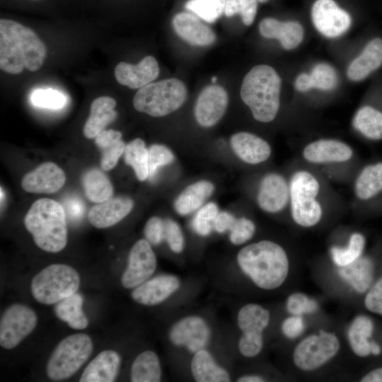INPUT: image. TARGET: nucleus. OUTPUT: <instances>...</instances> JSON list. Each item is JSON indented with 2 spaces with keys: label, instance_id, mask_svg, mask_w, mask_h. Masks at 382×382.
I'll use <instances>...</instances> for the list:
<instances>
[{
  "label": "nucleus",
  "instance_id": "nucleus-9",
  "mask_svg": "<svg viewBox=\"0 0 382 382\" xmlns=\"http://www.w3.org/2000/svg\"><path fill=\"white\" fill-rule=\"evenodd\" d=\"M340 348V342L335 333L320 330L297 344L292 354L293 362L302 371H313L332 360Z\"/></svg>",
  "mask_w": 382,
  "mask_h": 382
},
{
  "label": "nucleus",
  "instance_id": "nucleus-27",
  "mask_svg": "<svg viewBox=\"0 0 382 382\" xmlns=\"http://www.w3.org/2000/svg\"><path fill=\"white\" fill-rule=\"evenodd\" d=\"M355 198L368 202L382 192V161L364 166L357 175L352 186Z\"/></svg>",
  "mask_w": 382,
  "mask_h": 382
},
{
  "label": "nucleus",
  "instance_id": "nucleus-1",
  "mask_svg": "<svg viewBox=\"0 0 382 382\" xmlns=\"http://www.w3.org/2000/svg\"><path fill=\"white\" fill-rule=\"evenodd\" d=\"M46 48L30 28L10 19L0 20V68L18 74L24 68L31 71L43 64Z\"/></svg>",
  "mask_w": 382,
  "mask_h": 382
},
{
  "label": "nucleus",
  "instance_id": "nucleus-52",
  "mask_svg": "<svg viewBox=\"0 0 382 382\" xmlns=\"http://www.w3.org/2000/svg\"><path fill=\"white\" fill-rule=\"evenodd\" d=\"M282 333L289 339L300 336L305 330V323L301 316H294L286 318L282 323Z\"/></svg>",
  "mask_w": 382,
  "mask_h": 382
},
{
  "label": "nucleus",
  "instance_id": "nucleus-42",
  "mask_svg": "<svg viewBox=\"0 0 382 382\" xmlns=\"http://www.w3.org/2000/svg\"><path fill=\"white\" fill-rule=\"evenodd\" d=\"M313 88L321 91L334 89L338 82L335 69L326 63H319L314 66L310 74Z\"/></svg>",
  "mask_w": 382,
  "mask_h": 382
},
{
  "label": "nucleus",
  "instance_id": "nucleus-10",
  "mask_svg": "<svg viewBox=\"0 0 382 382\" xmlns=\"http://www.w3.org/2000/svg\"><path fill=\"white\" fill-rule=\"evenodd\" d=\"M37 317L25 305L15 303L3 313L0 320V345L11 349L20 344L35 329Z\"/></svg>",
  "mask_w": 382,
  "mask_h": 382
},
{
  "label": "nucleus",
  "instance_id": "nucleus-8",
  "mask_svg": "<svg viewBox=\"0 0 382 382\" xmlns=\"http://www.w3.org/2000/svg\"><path fill=\"white\" fill-rule=\"evenodd\" d=\"M93 342L84 333L64 338L55 347L47 361L46 373L52 381H61L73 376L91 356Z\"/></svg>",
  "mask_w": 382,
  "mask_h": 382
},
{
  "label": "nucleus",
  "instance_id": "nucleus-50",
  "mask_svg": "<svg viewBox=\"0 0 382 382\" xmlns=\"http://www.w3.org/2000/svg\"><path fill=\"white\" fill-rule=\"evenodd\" d=\"M364 305L369 311L382 316V277L369 288Z\"/></svg>",
  "mask_w": 382,
  "mask_h": 382
},
{
  "label": "nucleus",
  "instance_id": "nucleus-51",
  "mask_svg": "<svg viewBox=\"0 0 382 382\" xmlns=\"http://www.w3.org/2000/svg\"><path fill=\"white\" fill-rule=\"evenodd\" d=\"M263 345V337H248L242 335L238 342V349L243 356L251 358L260 353Z\"/></svg>",
  "mask_w": 382,
  "mask_h": 382
},
{
  "label": "nucleus",
  "instance_id": "nucleus-57",
  "mask_svg": "<svg viewBox=\"0 0 382 382\" xmlns=\"http://www.w3.org/2000/svg\"><path fill=\"white\" fill-rule=\"evenodd\" d=\"M238 382H262L265 379L258 375L250 374L243 376L238 379Z\"/></svg>",
  "mask_w": 382,
  "mask_h": 382
},
{
  "label": "nucleus",
  "instance_id": "nucleus-59",
  "mask_svg": "<svg viewBox=\"0 0 382 382\" xmlns=\"http://www.w3.org/2000/svg\"><path fill=\"white\" fill-rule=\"evenodd\" d=\"M212 81L213 83H215L216 81V76H213V77L212 78Z\"/></svg>",
  "mask_w": 382,
  "mask_h": 382
},
{
  "label": "nucleus",
  "instance_id": "nucleus-6",
  "mask_svg": "<svg viewBox=\"0 0 382 382\" xmlns=\"http://www.w3.org/2000/svg\"><path fill=\"white\" fill-rule=\"evenodd\" d=\"M186 98L185 85L179 79H168L139 88L133 105L139 112L152 117H162L180 108Z\"/></svg>",
  "mask_w": 382,
  "mask_h": 382
},
{
  "label": "nucleus",
  "instance_id": "nucleus-25",
  "mask_svg": "<svg viewBox=\"0 0 382 382\" xmlns=\"http://www.w3.org/2000/svg\"><path fill=\"white\" fill-rule=\"evenodd\" d=\"M382 65V39L374 38L349 65L347 74L355 81L366 79Z\"/></svg>",
  "mask_w": 382,
  "mask_h": 382
},
{
  "label": "nucleus",
  "instance_id": "nucleus-45",
  "mask_svg": "<svg viewBox=\"0 0 382 382\" xmlns=\"http://www.w3.org/2000/svg\"><path fill=\"white\" fill-rule=\"evenodd\" d=\"M175 159L173 152L162 144H153L148 149L149 178H153L161 166L171 163Z\"/></svg>",
  "mask_w": 382,
  "mask_h": 382
},
{
  "label": "nucleus",
  "instance_id": "nucleus-19",
  "mask_svg": "<svg viewBox=\"0 0 382 382\" xmlns=\"http://www.w3.org/2000/svg\"><path fill=\"white\" fill-rule=\"evenodd\" d=\"M158 74V64L152 56H146L137 64L121 62L115 69V76L117 82L134 89L151 83Z\"/></svg>",
  "mask_w": 382,
  "mask_h": 382
},
{
  "label": "nucleus",
  "instance_id": "nucleus-17",
  "mask_svg": "<svg viewBox=\"0 0 382 382\" xmlns=\"http://www.w3.org/2000/svg\"><path fill=\"white\" fill-rule=\"evenodd\" d=\"M180 286L178 277L170 274H159L136 286L132 292V298L138 303L155 306L168 299Z\"/></svg>",
  "mask_w": 382,
  "mask_h": 382
},
{
  "label": "nucleus",
  "instance_id": "nucleus-11",
  "mask_svg": "<svg viewBox=\"0 0 382 382\" xmlns=\"http://www.w3.org/2000/svg\"><path fill=\"white\" fill-rule=\"evenodd\" d=\"M156 265L151 244L146 239L137 241L129 253L127 265L121 277L122 285L126 289L135 288L151 277Z\"/></svg>",
  "mask_w": 382,
  "mask_h": 382
},
{
  "label": "nucleus",
  "instance_id": "nucleus-55",
  "mask_svg": "<svg viewBox=\"0 0 382 382\" xmlns=\"http://www.w3.org/2000/svg\"><path fill=\"white\" fill-rule=\"evenodd\" d=\"M295 88L301 92H306L313 88L310 74L302 73L295 80Z\"/></svg>",
  "mask_w": 382,
  "mask_h": 382
},
{
  "label": "nucleus",
  "instance_id": "nucleus-4",
  "mask_svg": "<svg viewBox=\"0 0 382 382\" xmlns=\"http://www.w3.org/2000/svg\"><path fill=\"white\" fill-rule=\"evenodd\" d=\"M24 225L40 249L58 253L65 248L66 216L59 202L49 198L36 200L25 216Z\"/></svg>",
  "mask_w": 382,
  "mask_h": 382
},
{
  "label": "nucleus",
  "instance_id": "nucleus-13",
  "mask_svg": "<svg viewBox=\"0 0 382 382\" xmlns=\"http://www.w3.org/2000/svg\"><path fill=\"white\" fill-rule=\"evenodd\" d=\"M303 160L316 166L345 163L354 156V150L345 141L335 139H320L307 144L301 151Z\"/></svg>",
  "mask_w": 382,
  "mask_h": 382
},
{
  "label": "nucleus",
  "instance_id": "nucleus-29",
  "mask_svg": "<svg viewBox=\"0 0 382 382\" xmlns=\"http://www.w3.org/2000/svg\"><path fill=\"white\" fill-rule=\"evenodd\" d=\"M190 370L197 382H228L231 380L228 373L216 362L205 349L194 353Z\"/></svg>",
  "mask_w": 382,
  "mask_h": 382
},
{
  "label": "nucleus",
  "instance_id": "nucleus-3",
  "mask_svg": "<svg viewBox=\"0 0 382 382\" xmlns=\"http://www.w3.org/2000/svg\"><path fill=\"white\" fill-rule=\"evenodd\" d=\"M281 83L277 71L266 64L253 66L245 76L241 97L257 121L270 122L276 117L280 105Z\"/></svg>",
  "mask_w": 382,
  "mask_h": 382
},
{
  "label": "nucleus",
  "instance_id": "nucleus-49",
  "mask_svg": "<svg viewBox=\"0 0 382 382\" xmlns=\"http://www.w3.org/2000/svg\"><path fill=\"white\" fill-rule=\"evenodd\" d=\"M146 240L151 244L156 245L165 240V220L158 216L151 217L144 227Z\"/></svg>",
  "mask_w": 382,
  "mask_h": 382
},
{
  "label": "nucleus",
  "instance_id": "nucleus-44",
  "mask_svg": "<svg viewBox=\"0 0 382 382\" xmlns=\"http://www.w3.org/2000/svg\"><path fill=\"white\" fill-rule=\"evenodd\" d=\"M30 101L36 107L59 109L64 106L66 99L63 93L55 89L39 88L32 92Z\"/></svg>",
  "mask_w": 382,
  "mask_h": 382
},
{
  "label": "nucleus",
  "instance_id": "nucleus-36",
  "mask_svg": "<svg viewBox=\"0 0 382 382\" xmlns=\"http://www.w3.org/2000/svg\"><path fill=\"white\" fill-rule=\"evenodd\" d=\"M353 127L365 138L382 139V112L369 105L363 106L355 113Z\"/></svg>",
  "mask_w": 382,
  "mask_h": 382
},
{
  "label": "nucleus",
  "instance_id": "nucleus-12",
  "mask_svg": "<svg viewBox=\"0 0 382 382\" xmlns=\"http://www.w3.org/2000/svg\"><path fill=\"white\" fill-rule=\"evenodd\" d=\"M311 18L318 31L329 38L342 35L352 23L349 14L333 0H316L311 8Z\"/></svg>",
  "mask_w": 382,
  "mask_h": 382
},
{
  "label": "nucleus",
  "instance_id": "nucleus-2",
  "mask_svg": "<svg viewBox=\"0 0 382 382\" xmlns=\"http://www.w3.org/2000/svg\"><path fill=\"white\" fill-rule=\"evenodd\" d=\"M242 272L259 288L273 290L286 281L289 261L284 248L276 242L263 240L243 247L237 255Z\"/></svg>",
  "mask_w": 382,
  "mask_h": 382
},
{
  "label": "nucleus",
  "instance_id": "nucleus-60",
  "mask_svg": "<svg viewBox=\"0 0 382 382\" xmlns=\"http://www.w3.org/2000/svg\"><path fill=\"white\" fill-rule=\"evenodd\" d=\"M257 1H260V2H261V3H265V2H266L267 0H257Z\"/></svg>",
  "mask_w": 382,
  "mask_h": 382
},
{
  "label": "nucleus",
  "instance_id": "nucleus-33",
  "mask_svg": "<svg viewBox=\"0 0 382 382\" xmlns=\"http://www.w3.org/2000/svg\"><path fill=\"white\" fill-rule=\"evenodd\" d=\"M83 298L76 292L55 303L54 312L61 320L75 330H83L88 325V320L83 311Z\"/></svg>",
  "mask_w": 382,
  "mask_h": 382
},
{
  "label": "nucleus",
  "instance_id": "nucleus-37",
  "mask_svg": "<svg viewBox=\"0 0 382 382\" xmlns=\"http://www.w3.org/2000/svg\"><path fill=\"white\" fill-rule=\"evenodd\" d=\"M81 182L86 197L93 202L101 203L112 197L113 187L110 181L98 169L86 171Z\"/></svg>",
  "mask_w": 382,
  "mask_h": 382
},
{
  "label": "nucleus",
  "instance_id": "nucleus-54",
  "mask_svg": "<svg viewBox=\"0 0 382 382\" xmlns=\"http://www.w3.org/2000/svg\"><path fill=\"white\" fill-rule=\"evenodd\" d=\"M236 221L233 214L226 212H219L214 222V229L219 233L230 231Z\"/></svg>",
  "mask_w": 382,
  "mask_h": 382
},
{
  "label": "nucleus",
  "instance_id": "nucleus-28",
  "mask_svg": "<svg viewBox=\"0 0 382 382\" xmlns=\"http://www.w3.org/2000/svg\"><path fill=\"white\" fill-rule=\"evenodd\" d=\"M270 320L269 311L257 303L242 306L237 316V323L243 336L263 337L262 333Z\"/></svg>",
  "mask_w": 382,
  "mask_h": 382
},
{
  "label": "nucleus",
  "instance_id": "nucleus-43",
  "mask_svg": "<svg viewBox=\"0 0 382 382\" xmlns=\"http://www.w3.org/2000/svg\"><path fill=\"white\" fill-rule=\"evenodd\" d=\"M257 8V0H227L224 13L227 17L239 14L243 23L250 25L254 21Z\"/></svg>",
  "mask_w": 382,
  "mask_h": 382
},
{
  "label": "nucleus",
  "instance_id": "nucleus-41",
  "mask_svg": "<svg viewBox=\"0 0 382 382\" xmlns=\"http://www.w3.org/2000/svg\"><path fill=\"white\" fill-rule=\"evenodd\" d=\"M218 213V207L215 203L209 202L202 207L192 221L194 231L201 236L209 235Z\"/></svg>",
  "mask_w": 382,
  "mask_h": 382
},
{
  "label": "nucleus",
  "instance_id": "nucleus-16",
  "mask_svg": "<svg viewBox=\"0 0 382 382\" xmlns=\"http://www.w3.org/2000/svg\"><path fill=\"white\" fill-rule=\"evenodd\" d=\"M228 97L226 90L219 85L205 87L199 95L195 106V117L202 127L216 125L226 110Z\"/></svg>",
  "mask_w": 382,
  "mask_h": 382
},
{
  "label": "nucleus",
  "instance_id": "nucleus-35",
  "mask_svg": "<svg viewBox=\"0 0 382 382\" xmlns=\"http://www.w3.org/2000/svg\"><path fill=\"white\" fill-rule=\"evenodd\" d=\"M132 382H158L161 366L158 357L151 350L140 353L134 360L130 372Z\"/></svg>",
  "mask_w": 382,
  "mask_h": 382
},
{
  "label": "nucleus",
  "instance_id": "nucleus-40",
  "mask_svg": "<svg viewBox=\"0 0 382 382\" xmlns=\"http://www.w3.org/2000/svg\"><path fill=\"white\" fill-rule=\"evenodd\" d=\"M227 0H189L185 8L208 23L215 22L224 13Z\"/></svg>",
  "mask_w": 382,
  "mask_h": 382
},
{
  "label": "nucleus",
  "instance_id": "nucleus-18",
  "mask_svg": "<svg viewBox=\"0 0 382 382\" xmlns=\"http://www.w3.org/2000/svg\"><path fill=\"white\" fill-rule=\"evenodd\" d=\"M64 171L52 162H45L25 174L21 180L23 189L31 193H53L64 185Z\"/></svg>",
  "mask_w": 382,
  "mask_h": 382
},
{
  "label": "nucleus",
  "instance_id": "nucleus-22",
  "mask_svg": "<svg viewBox=\"0 0 382 382\" xmlns=\"http://www.w3.org/2000/svg\"><path fill=\"white\" fill-rule=\"evenodd\" d=\"M172 25L175 33L190 45L208 46L216 40L214 31L191 13H177L172 20Z\"/></svg>",
  "mask_w": 382,
  "mask_h": 382
},
{
  "label": "nucleus",
  "instance_id": "nucleus-58",
  "mask_svg": "<svg viewBox=\"0 0 382 382\" xmlns=\"http://www.w3.org/2000/svg\"><path fill=\"white\" fill-rule=\"evenodd\" d=\"M371 354L374 355H378L381 354V347L376 342L371 341Z\"/></svg>",
  "mask_w": 382,
  "mask_h": 382
},
{
  "label": "nucleus",
  "instance_id": "nucleus-5",
  "mask_svg": "<svg viewBox=\"0 0 382 382\" xmlns=\"http://www.w3.org/2000/svg\"><path fill=\"white\" fill-rule=\"evenodd\" d=\"M289 209L293 221L302 228H312L323 219L324 207L320 199L323 186L319 178L306 168L295 170L289 178Z\"/></svg>",
  "mask_w": 382,
  "mask_h": 382
},
{
  "label": "nucleus",
  "instance_id": "nucleus-21",
  "mask_svg": "<svg viewBox=\"0 0 382 382\" xmlns=\"http://www.w3.org/2000/svg\"><path fill=\"white\" fill-rule=\"evenodd\" d=\"M230 142L235 154L241 161L250 165L266 161L272 153L268 142L252 133H236L231 137Z\"/></svg>",
  "mask_w": 382,
  "mask_h": 382
},
{
  "label": "nucleus",
  "instance_id": "nucleus-31",
  "mask_svg": "<svg viewBox=\"0 0 382 382\" xmlns=\"http://www.w3.org/2000/svg\"><path fill=\"white\" fill-rule=\"evenodd\" d=\"M214 185L200 180L187 186L176 198L174 208L178 214L187 215L198 209L213 193Z\"/></svg>",
  "mask_w": 382,
  "mask_h": 382
},
{
  "label": "nucleus",
  "instance_id": "nucleus-34",
  "mask_svg": "<svg viewBox=\"0 0 382 382\" xmlns=\"http://www.w3.org/2000/svg\"><path fill=\"white\" fill-rule=\"evenodd\" d=\"M373 331V322L366 316H359L351 323L347 332L348 342L358 357H364L371 354V341L369 339Z\"/></svg>",
  "mask_w": 382,
  "mask_h": 382
},
{
  "label": "nucleus",
  "instance_id": "nucleus-15",
  "mask_svg": "<svg viewBox=\"0 0 382 382\" xmlns=\"http://www.w3.org/2000/svg\"><path fill=\"white\" fill-rule=\"evenodd\" d=\"M289 181L278 173H270L261 179L256 200L258 207L271 214L281 212L289 203Z\"/></svg>",
  "mask_w": 382,
  "mask_h": 382
},
{
  "label": "nucleus",
  "instance_id": "nucleus-39",
  "mask_svg": "<svg viewBox=\"0 0 382 382\" xmlns=\"http://www.w3.org/2000/svg\"><path fill=\"white\" fill-rule=\"evenodd\" d=\"M124 159L127 164L131 166L137 178L140 181L149 177L148 149L144 141L139 139L131 141L125 146Z\"/></svg>",
  "mask_w": 382,
  "mask_h": 382
},
{
  "label": "nucleus",
  "instance_id": "nucleus-32",
  "mask_svg": "<svg viewBox=\"0 0 382 382\" xmlns=\"http://www.w3.org/2000/svg\"><path fill=\"white\" fill-rule=\"evenodd\" d=\"M95 143L102 151L100 166L105 170L112 169L124 154L126 144L119 131L103 130L95 137Z\"/></svg>",
  "mask_w": 382,
  "mask_h": 382
},
{
  "label": "nucleus",
  "instance_id": "nucleus-7",
  "mask_svg": "<svg viewBox=\"0 0 382 382\" xmlns=\"http://www.w3.org/2000/svg\"><path fill=\"white\" fill-rule=\"evenodd\" d=\"M80 282V276L74 268L64 264H52L34 276L30 291L37 302L52 305L76 293Z\"/></svg>",
  "mask_w": 382,
  "mask_h": 382
},
{
  "label": "nucleus",
  "instance_id": "nucleus-56",
  "mask_svg": "<svg viewBox=\"0 0 382 382\" xmlns=\"http://www.w3.org/2000/svg\"><path fill=\"white\" fill-rule=\"evenodd\" d=\"M360 381L361 382H382V367L369 371Z\"/></svg>",
  "mask_w": 382,
  "mask_h": 382
},
{
  "label": "nucleus",
  "instance_id": "nucleus-47",
  "mask_svg": "<svg viewBox=\"0 0 382 382\" xmlns=\"http://www.w3.org/2000/svg\"><path fill=\"white\" fill-rule=\"evenodd\" d=\"M255 225L254 222L245 217L236 219L230 231L229 239L234 245H241L248 241L254 236Z\"/></svg>",
  "mask_w": 382,
  "mask_h": 382
},
{
  "label": "nucleus",
  "instance_id": "nucleus-26",
  "mask_svg": "<svg viewBox=\"0 0 382 382\" xmlns=\"http://www.w3.org/2000/svg\"><path fill=\"white\" fill-rule=\"evenodd\" d=\"M115 106L116 101L109 96H101L92 102L89 117L83 129L86 138H95L116 119Z\"/></svg>",
  "mask_w": 382,
  "mask_h": 382
},
{
  "label": "nucleus",
  "instance_id": "nucleus-23",
  "mask_svg": "<svg viewBox=\"0 0 382 382\" xmlns=\"http://www.w3.org/2000/svg\"><path fill=\"white\" fill-rule=\"evenodd\" d=\"M259 30L264 37L278 40L282 47L287 50L296 48L304 35L303 28L299 22H281L273 18L262 20Z\"/></svg>",
  "mask_w": 382,
  "mask_h": 382
},
{
  "label": "nucleus",
  "instance_id": "nucleus-48",
  "mask_svg": "<svg viewBox=\"0 0 382 382\" xmlns=\"http://www.w3.org/2000/svg\"><path fill=\"white\" fill-rule=\"evenodd\" d=\"M165 240L171 250L175 253H181L184 249L185 239L179 224L172 219H166Z\"/></svg>",
  "mask_w": 382,
  "mask_h": 382
},
{
  "label": "nucleus",
  "instance_id": "nucleus-53",
  "mask_svg": "<svg viewBox=\"0 0 382 382\" xmlns=\"http://www.w3.org/2000/svg\"><path fill=\"white\" fill-rule=\"evenodd\" d=\"M64 211L66 216H67L71 221H77L81 220L83 217L85 207L83 201L76 197H71L66 199L64 202Z\"/></svg>",
  "mask_w": 382,
  "mask_h": 382
},
{
  "label": "nucleus",
  "instance_id": "nucleus-30",
  "mask_svg": "<svg viewBox=\"0 0 382 382\" xmlns=\"http://www.w3.org/2000/svg\"><path fill=\"white\" fill-rule=\"evenodd\" d=\"M339 275L357 292L362 294L369 289L374 277V264L367 257H360L351 264L340 267Z\"/></svg>",
  "mask_w": 382,
  "mask_h": 382
},
{
  "label": "nucleus",
  "instance_id": "nucleus-38",
  "mask_svg": "<svg viewBox=\"0 0 382 382\" xmlns=\"http://www.w3.org/2000/svg\"><path fill=\"white\" fill-rule=\"evenodd\" d=\"M365 245L366 239L362 233H352L346 245L331 247V259L338 267L348 265L362 256Z\"/></svg>",
  "mask_w": 382,
  "mask_h": 382
},
{
  "label": "nucleus",
  "instance_id": "nucleus-24",
  "mask_svg": "<svg viewBox=\"0 0 382 382\" xmlns=\"http://www.w3.org/2000/svg\"><path fill=\"white\" fill-rule=\"evenodd\" d=\"M121 364L119 354L111 349L100 352L86 366L80 382H112L117 378Z\"/></svg>",
  "mask_w": 382,
  "mask_h": 382
},
{
  "label": "nucleus",
  "instance_id": "nucleus-20",
  "mask_svg": "<svg viewBox=\"0 0 382 382\" xmlns=\"http://www.w3.org/2000/svg\"><path fill=\"white\" fill-rule=\"evenodd\" d=\"M133 207L134 202L129 197L122 196L111 197L93 206L89 210L88 218L94 227L105 228L123 219L129 214Z\"/></svg>",
  "mask_w": 382,
  "mask_h": 382
},
{
  "label": "nucleus",
  "instance_id": "nucleus-14",
  "mask_svg": "<svg viewBox=\"0 0 382 382\" xmlns=\"http://www.w3.org/2000/svg\"><path fill=\"white\" fill-rule=\"evenodd\" d=\"M211 336L207 322L197 316L185 317L176 322L169 331V339L175 346L185 347L190 352L204 349Z\"/></svg>",
  "mask_w": 382,
  "mask_h": 382
},
{
  "label": "nucleus",
  "instance_id": "nucleus-46",
  "mask_svg": "<svg viewBox=\"0 0 382 382\" xmlns=\"http://www.w3.org/2000/svg\"><path fill=\"white\" fill-rule=\"evenodd\" d=\"M317 303L307 295L296 292L289 295L286 301L287 311L294 316H302L316 311Z\"/></svg>",
  "mask_w": 382,
  "mask_h": 382
}]
</instances>
